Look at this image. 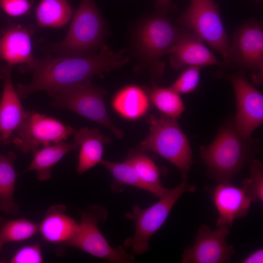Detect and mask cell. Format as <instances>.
<instances>
[{"mask_svg":"<svg viewBox=\"0 0 263 263\" xmlns=\"http://www.w3.org/2000/svg\"><path fill=\"white\" fill-rule=\"evenodd\" d=\"M129 60L125 50L114 52L104 44L98 53L90 56L49 55L37 59L32 80L28 84H18L17 92L22 99L38 91H45L53 97L65 87L91 79L94 75L102 77L104 73L121 68Z\"/></svg>","mask_w":263,"mask_h":263,"instance_id":"6da1fadb","label":"cell"},{"mask_svg":"<svg viewBox=\"0 0 263 263\" xmlns=\"http://www.w3.org/2000/svg\"><path fill=\"white\" fill-rule=\"evenodd\" d=\"M259 151V140L244 139L230 121L219 128L210 144L200 148V158L206 165L207 175L218 183H231Z\"/></svg>","mask_w":263,"mask_h":263,"instance_id":"7a4b0ae2","label":"cell"},{"mask_svg":"<svg viewBox=\"0 0 263 263\" xmlns=\"http://www.w3.org/2000/svg\"><path fill=\"white\" fill-rule=\"evenodd\" d=\"M161 13L146 19L138 28L135 47L138 56L155 81L164 73L165 63L162 57L186 31Z\"/></svg>","mask_w":263,"mask_h":263,"instance_id":"3957f363","label":"cell"},{"mask_svg":"<svg viewBox=\"0 0 263 263\" xmlns=\"http://www.w3.org/2000/svg\"><path fill=\"white\" fill-rule=\"evenodd\" d=\"M148 123L150 132L140 143V150L158 154L178 169L182 179H188L192 162V150L177 119L163 114L150 115Z\"/></svg>","mask_w":263,"mask_h":263,"instance_id":"277c9868","label":"cell"},{"mask_svg":"<svg viewBox=\"0 0 263 263\" xmlns=\"http://www.w3.org/2000/svg\"><path fill=\"white\" fill-rule=\"evenodd\" d=\"M106 28L100 12L93 0H81L64 38L54 45L61 56L93 55L103 46Z\"/></svg>","mask_w":263,"mask_h":263,"instance_id":"5b68a950","label":"cell"},{"mask_svg":"<svg viewBox=\"0 0 263 263\" xmlns=\"http://www.w3.org/2000/svg\"><path fill=\"white\" fill-rule=\"evenodd\" d=\"M196 188L188 184V179H182L177 187L149 207L141 209L137 205L133 206L132 212L126 213L125 217L134 221L135 232L125 240L124 246L137 255L147 252L150 239L164 224L178 199L186 191L193 192Z\"/></svg>","mask_w":263,"mask_h":263,"instance_id":"8992f818","label":"cell"},{"mask_svg":"<svg viewBox=\"0 0 263 263\" xmlns=\"http://www.w3.org/2000/svg\"><path fill=\"white\" fill-rule=\"evenodd\" d=\"M107 213V208L100 206H90L81 211L77 229L64 245L80 249L110 263L134 262L132 254L127 253L123 246L112 247L100 232L98 223L106 220Z\"/></svg>","mask_w":263,"mask_h":263,"instance_id":"52a82bcc","label":"cell"},{"mask_svg":"<svg viewBox=\"0 0 263 263\" xmlns=\"http://www.w3.org/2000/svg\"><path fill=\"white\" fill-rule=\"evenodd\" d=\"M176 22L205 41L230 65V43L219 6L213 0H190Z\"/></svg>","mask_w":263,"mask_h":263,"instance_id":"ba28073f","label":"cell"},{"mask_svg":"<svg viewBox=\"0 0 263 263\" xmlns=\"http://www.w3.org/2000/svg\"><path fill=\"white\" fill-rule=\"evenodd\" d=\"M106 92L91 79L65 87L53 96V107L70 110L109 129L117 138L123 132L115 127L107 113L104 103Z\"/></svg>","mask_w":263,"mask_h":263,"instance_id":"9c48e42d","label":"cell"},{"mask_svg":"<svg viewBox=\"0 0 263 263\" xmlns=\"http://www.w3.org/2000/svg\"><path fill=\"white\" fill-rule=\"evenodd\" d=\"M75 132L71 126L55 118L29 111L15 131L16 135L12 141L15 148L24 154L33 153L40 146L64 141Z\"/></svg>","mask_w":263,"mask_h":263,"instance_id":"30bf717a","label":"cell"},{"mask_svg":"<svg viewBox=\"0 0 263 263\" xmlns=\"http://www.w3.org/2000/svg\"><path fill=\"white\" fill-rule=\"evenodd\" d=\"M227 77L236 96L237 113L234 121L235 129L243 138L249 139L263 122V96L247 80L244 69L228 75Z\"/></svg>","mask_w":263,"mask_h":263,"instance_id":"8fae6325","label":"cell"},{"mask_svg":"<svg viewBox=\"0 0 263 263\" xmlns=\"http://www.w3.org/2000/svg\"><path fill=\"white\" fill-rule=\"evenodd\" d=\"M252 72L256 83L263 80V30L257 21H250L235 32L230 44V65Z\"/></svg>","mask_w":263,"mask_h":263,"instance_id":"7c38bea8","label":"cell"},{"mask_svg":"<svg viewBox=\"0 0 263 263\" xmlns=\"http://www.w3.org/2000/svg\"><path fill=\"white\" fill-rule=\"evenodd\" d=\"M228 227L215 230L202 225L191 246H187L182 255L183 263H224L230 261L234 246L226 242Z\"/></svg>","mask_w":263,"mask_h":263,"instance_id":"4fadbf2b","label":"cell"},{"mask_svg":"<svg viewBox=\"0 0 263 263\" xmlns=\"http://www.w3.org/2000/svg\"><path fill=\"white\" fill-rule=\"evenodd\" d=\"M33 28L22 24L14 23L0 30V58L12 68L24 65L33 71L38 58L32 51Z\"/></svg>","mask_w":263,"mask_h":263,"instance_id":"5bb4252c","label":"cell"},{"mask_svg":"<svg viewBox=\"0 0 263 263\" xmlns=\"http://www.w3.org/2000/svg\"><path fill=\"white\" fill-rule=\"evenodd\" d=\"M170 64L175 70L188 67H202L222 65L214 55L206 46L204 40L194 33L186 30L178 40L168 50Z\"/></svg>","mask_w":263,"mask_h":263,"instance_id":"9a60e30c","label":"cell"},{"mask_svg":"<svg viewBox=\"0 0 263 263\" xmlns=\"http://www.w3.org/2000/svg\"><path fill=\"white\" fill-rule=\"evenodd\" d=\"M218 217L217 227H231L234 221L248 213L251 202L242 188L231 183H218L210 190Z\"/></svg>","mask_w":263,"mask_h":263,"instance_id":"2e32d148","label":"cell"},{"mask_svg":"<svg viewBox=\"0 0 263 263\" xmlns=\"http://www.w3.org/2000/svg\"><path fill=\"white\" fill-rule=\"evenodd\" d=\"M11 69L8 67L7 69L0 101V140L3 144L10 142L27 113L13 86Z\"/></svg>","mask_w":263,"mask_h":263,"instance_id":"e0dca14e","label":"cell"},{"mask_svg":"<svg viewBox=\"0 0 263 263\" xmlns=\"http://www.w3.org/2000/svg\"><path fill=\"white\" fill-rule=\"evenodd\" d=\"M74 134L75 143L79 149L76 171L80 175L101 162L104 145L110 144L112 140L97 128L83 127Z\"/></svg>","mask_w":263,"mask_h":263,"instance_id":"ac0fdd59","label":"cell"},{"mask_svg":"<svg viewBox=\"0 0 263 263\" xmlns=\"http://www.w3.org/2000/svg\"><path fill=\"white\" fill-rule=\"evenodd\" d=\"M78 223L66 213V207L56 205L50 207L42 220L38 229L47 242L64 245L76 231Z\"/></svg>","mask_w":263,"mask_h":263,"instance_id":"d6986e66","label":"cell"},{"mask_svg":"<svg viewBox=\"0 0 263 263\" xmlns=\"http://www.w3.org/2000/svg\"><path fill=\"white\" fill-rule=\"evenodd\" d=\"M150 101L146 90L137 85H129L115 94L112 105L121 116L134 120L146 114L150 108Z\"/></svg>","mask_w":263,"mask_h":263,"instance_id":"ffe728a7","label":"cell"},{"mask_svg":"<svg viewBox=\"0 0 263 263\" xmlns=\"http://www.w3.org/2000/svg\"><path fill=\"white\" fill-rule=\"evenodd\" d=\"M78 149L75 144H68L64 141L38 149L33 154V158L24 172L34 171L39 181L51 178L52 168L67 153Z\"/></svg>","mask_w":263,"mask_h":263,"instance_id":"44dd1931","label":"cell"},{"mask_svg":"<svg viewBox=\"0 0 263 263\" xmlns=\"http://www.w3.org/2000/svg\"><path fill=\"white\" fill-rule=\"evenodd\" d=\"M16 155L0 151V211L6 214H17L19 206L14 201L17 173L14 167Z\"/></svg>","mask_w":263,"mask_h":263,"instance_id":"7402d4cb","label":"cell"},{"mask_svg":"<svg viewBox=\"0 0 263 263\" xmlns=\"http://www.w3.org/2000/svg\"><path fill=\"white\" fill-rule=\"evenodd\" d=\"M125 160L137 171L149 188V192L161 198L169 191L170 188L162 184L159 168L144 150L130 152Z\"/></svg>","mask_w":263,"mask_h":263,"instance_id":"603a6c76","label":"cell"},{"mask_svg":"<svg viewBox=\"0 0 263 263\" xmlns=\"http://www.w3.org/2000/svg\"><path fill=\"white\" fill-rule=\"evenodd\" d=\"M37 24L41 27H62L71 19L73 10L67 0H40L35 10Z\"/></svg>","mask_w":263,"mask_h":263,"instance_id":"cb8c5ba5","label":"cell"},{"mask_svg":"<svg viewBox=\"0 0 263 263\" xmlns=\"http://www.w3.org/2000/svg\"><path fill=\"white\" fill-rule=\"evenodd\" d=\"M146 91L150 101L167 116L177 119L185 108L180 94L169 87H161L156 84L147 87Z\"/></svg>","mask_w":263,"mask_h":263,"instance_id":"d4e9b609","label":"cell"},{"mask_svg":"<svg viewBox=\"0 0 263 263\" xmlns=\"http://www.w3.org/2000/svg\"><path fill=\"white\" fill-rule=\"evenodd\" d=\"M38 226L25 218L9 220L0 226V252L8 243L27 240L38 231Z\"/></svg>","mask_w":263,"mask_h":263,"instance_id":"484cf974","label":"cell"},{"mask_svg":"<svg viewBox=\"0 0 263 263\" xmlns=\"http://www.w3.org/2000/svg\"><path fill=\"white\" fill-rule=\"evenodd\" d=\"M112 174L115 183L137 188L149 192L134 168L127 161L115 163L102 159L100 162Z\"/></svg>","mask_w":263,"mask_h":263,"instance_id":"4316f807","label":"cell"},{"mask_svg":"<svg viewBox=\"0 0 263 263\" xmlns=\"http://www.w3.org/2000/svg\"><path fill=\"white\" fill-rule=\"evenodd\" d=\"M250 177L242 182V188L251 203L263 201V166L253 160L250 163Z\"/></svg>","mask_w":263,"mask_h":263,"instance_id":"83f0119b","label":"cell"},{"mask_svg":"<svg viewBox=\"0 0 263 263\" xmlns=\"http://www.w3.org/2000/svg\"><path fill=\"white\" fill-rule=\"evenodd\" d=\"M200 78V67H188L171 85L178 94H185L194 91L197 88Z\"/></svg>","mask_w":263,"mask_h":263,"instance_id":"f1b7e54d","label":"cell"},{"mask_svg":"<svg viewBox=\"0 0 263 263\" xmlns=\"http://www.w3.org/2000/svg\"><path fill=\"white\" fill-rule=\"evenodd\" d=\"M43 262L40 246L38 244L21 247L15 253L9 261L11 263H41Z\"/></svg>","mask_w":263,"mask_h":263,"instance_id":"f546056e","label":"cell"},{"mask_svg":"<svg viewBox=\"0 0 263 263\" xmlns=\"http://www.w3.org/2000/svg\"><path fill=\"white\" fill-rule=\"evenodd\" d=\"M34 0H0V10L7 15L17 18L29 14Z\"/></svg>","mask_w":263,"mask_h":263,"instance_id":"4dcf8cb0","label":"cell"},{"mask_svg":"<svg viewBox=\"0 0 263 263\" xmlns=\"http://www.w3.org/2000/svg\"><path fill=\"white\" fill-rule=\"evenodd\" d=\"M263 262V249H258L242 260V263H262Z\"/></svg>","mask_w":263,"mask_h":263,"instance_id":"1f68e13d","label":"cell"},{"mask_svg":"<svg viewBox=\"0 0 263 263\" xmlns=\"http://www.w3.org/2000/svg\"><path fill=\"white\" fill-rule=\"evenodd\" d=\"M171 5V0H156V7L159 13L166 14Z\"/></svg>","mask_w":263,"mask_h":263,"instance_id":"d6a6232c","label":"cell"},{"mask_svg":"<svg viewBox=\"0 0 263 263\" xmlns=\"http://www.w3.org/2000/svg\"><path fill=\"white\" fill-rule=\"evenodd\" d=\"M0 60H1L0 58ZM8 68V66H7L6 68L0 67V78H2L3 79L5 78Z\"/></svg>","mask_w":263,"mask_h":263,"instance_id":"836d02e7","label":"cell"},{"mask_svg":"<svg viewBox=\"0 0 263 263\" xmlns=\"http://www.w3.org/2000/svg\"><path fill=\"white\" fill-rule=\"evenodd\" d=\"M256 0V1L258 2V1H260V0Z\"/></svg>","mask_w":263,"mask_h":263,"instance_id":"e575fe53","label":"cell"},{"mask_svg":"<svg viewBox=\"0 0 263 263\" xmlns=\"http://www.w3.org/2000/svg\"></svg>","mask_w":263,"mask_h":263,"instance_id":"d590c367","label":"cell"},{"mask_svg":"<svg viewBox=\"0 0 263 263\" xmlns=\"http://www.w3.org/2000/svg\"></svg>","mask_w":263,"mask_h":263,"instance_id":"8d00e7d4","label":"cell"}]
</instances>
